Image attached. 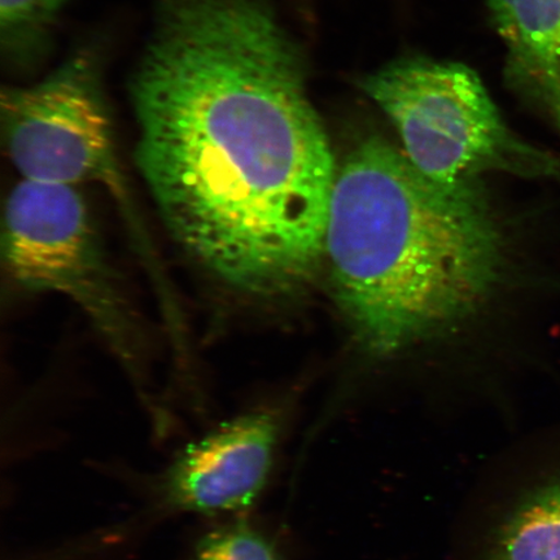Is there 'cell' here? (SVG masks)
<instances>
[{
    "label": "cell",
    "mask_w": 560,
    "mask_h": 560,
    "mask_svg": "<svg viewBox=\"0 0 560 560\" xmlns=\"http://www.w3.org/2000/svg\"><path fill=\"white\" fill-rule=\"evenodd\" d=\"M362 89L394 124L410 163L447 191L482 196L480 180L489 173L560 177L559 160L509 128L466 66L397 60L368 75Z\"/></svg>",
    "instance_id": "2"
},
{
    "label": "cell",
    "mask_w": 560,
    "mask_h": 560,
    "mask_svg": "<svg viewBox=\"0 0 560 560\" xmlns=\"http://www.w3.org/2000/svg\"><path fill=\"white\" fill-rule=\"evenodd\" d=\"M282 418L256 410L228 420L179 452L153 487L165 513L219 515L250 508L275 466Z\"/></svg>",
    "instance_id": "5"
},
{
    "label": "cell",
    "mask_w": 560,
    "mask_h": 560,
    "mask_svg": "<svg viewBox=\"0 0 560 560\" xmlns=\"http://www.w3.org/2000/svg\"><path fill=\"white\" fill-rule=\"evenodd\" d=\"M70 0H0V56L12 73H30L52 48Z\"/></svg>",
    "instance_id": "8"
},
{
    "label": "cell",
    "mask_w": 560,
    "mask_h": 560,
    "mask_svg": "<svg viewBox=\"0 0 560 560\" xmlns=\"http://www.w3.org/2000/svg\"><path fill=\"white\" fill-rule=\"evenodd\" d=\"M325 260L355 338L389 355L478 312L502 277L505 243L482 196L445 190L371 137L336 172Z\"/></svg>",
    "instance_id": "1"
},
{
    "label": "cell",
    "mask_w": 560,
    "mask_h": 560,
    "mask_svg": "<svg viewBox=\"0 0 560 560\" xmlns=\"http://www.w3.org/2000/svg\"><path fill=\"white\" fill-rule=\"evenodd\" d=\"M506 46L511 89L549 118L560 137V0H489Z\"/></svg>",
    "instance_id": "6"
},
{
    "label": "cell",
    "mask_w": 560,
    "mask_h": 560,
    "mask_svg": "<svg viewBox=\"0 0 560 560\" xmlns=\"http://www.w3.org/2000/svg\"><path fill=\"white\" fill-rule=\"evenodd\" d=\"M3 144L21 179L79 187L97 184L128 205L100 47L77 48L44 79L4 86Z\"/></svg>",
    "instance_id": "4"
},
{
    "label": "cell",
    "mask_w": 560,
    "mask_h": 560,
    "mask_svg": "<svg viewBox=\"0 0 560 560\" xmlns=\"http://www.w3.org/2000/svg\"><path fill=\"white\" fill-rule=\"evenodd\" d=\"M2 252L13 283L70 301L124 369L143 376L142 326L79 188L21 179L5 202Z\"/></svg>",
    "instance_id": "3"
},
{
    "label": "cell",
    "mask_w": 560,
    "mask_h": 560,
    "mask_svg": "<svg viewBox=\"0 0 560 560\" xmlns=\"http://www.w3.org/2000/svg\"><path fill=\"white\" fill-rule=\"evenodd\" d=\"M475 560H560V450L514 495Z\"/></svg>",
    "instance_id": "7"
},
{
    "label": "cell",
    "mask_w": 560,
    "mask_h": 560,
    "mask_svg": "<svg viewBox=\"0 0 560 560\" xmlns=\"http://www.w3.org/2000/svg\"><path fill=\"white\" fill-rule=\"evenodd\" d=\"M191 560H282L275 542L240 521L212 532L196 546Z\"/></svg>",
    "instance_id": "9"
}]
</instances>
